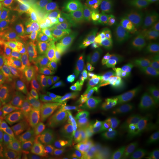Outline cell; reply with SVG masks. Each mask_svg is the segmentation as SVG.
<instances>
[{"mask_svg": "<svg viewBox=\"0 0 159 159\" xmlns=\"http://www.w3.org/2000/svg\"><path fill=\"white\" fill-rule=\"evenodd\" d=\"M53 27L59 31L60 44L73 43L76 44L77 35L74 23L64 12Z\"/></svg>", "mask_w": 159, "mask_h": 159, "instance_id": "18", "label": "cell"}, {"mask_svg": "<svg viewBox=\"0 0 159 159\" xmlns=\"http://www.w3.org/2000/svg\"><path fill=\"white\" fill-rule=\"evenodd\" d=\"M104 159H119V155L113 152L104 153Z\"/></svg>", "mask_w": 159, "mask_h": 159, "instance_id": "43", "label": "cell"}, {"mask_svg": "<svg viewBox=\"0 0 159 159\" xmlns=\"http://www.w3.org/2000/svg\"><path fill=\"white\" fill-rule=\"evenodd\" d=\"M83 63L88 68L91 69L97 74L102 76L108 81L107 75L104 70L102 58L100 55L84 57L83 58Z\"/></svg>", "mask_w": 159, "mask_h": 159, "instance_id": "30", "label": "cell"}, {"mask_svg": "<svg viewBox=\"0 0 159 159\" xmlns=\"http://www.w3.org/2000/svg\"><path fill=\"white\" fill-rule=\"evenodd\" d=\"M27 1L28 0H9L4 6V10L7 14L18 16L25 7Z\"/></svg>", "mask_w": 159, "mask_h": 159, "instance_id": "34", "label": "cell"}, {"mask_svg": "<svg viewBox=\"0 0 159 159\" xmlns=\"http://www.w3.org/2000/svg\"><path fill=\"white\" fill-rule=\"evenodd\" d=\"M4 18L5 22L0 35V43L17 37L20 25V21L17 17L7 13L4 14Z\"/></svg>", "mask_w": 159, "mask_h": 159, "instance_id": "24", "label": "cell"}, {"mask_svg": "<svg viewBox=\"0 0 159 159\" xmlns=\"http://www.w3.org/2000/svg\"><path fill=\"white\" fill-rule=\"evenodd\" d=\"M148 148L153 155L156 153L159 148V113L152 127L148 140Z\"/></svg>", "mask_w": 159, "mask_h": 159, "instance_id": "33", "label": "cell"}, {"mask_svg": "<svg viewBox=\"0 0 159 159\" xmlns=\"http://www.w3.org/2000/svg\"><path fill=\"white\" fill-rule=\"evenodd\" d=\"M12 124L16 130L22 131L43 141L44 127L41 119L20 114L13 119Z\"/></svg>", "mask_w": 159, "mask_h": 159, "instance_id": "11", "label": "cell"}, {"mask_svg": "<svg viewBox=\"0 0 159 159\" xmlns=\"http://www.w3.org/2000/svg\"><path fill=\"white\" fill-rule=\"evenodd\" d=\"M7 97V110L12 118L14 119L21 114L24 100L13 90L11 86L8 89Z\"/></svg>", "mask_w": 159, "mask_h": 159, "instance_id": "23", "label": "cell"}, {"mask_svg": "<svg viewBox=\"0 0 159 159\" xmlns=\"http://www.w3.org/2000/svg\"><path fill=\"white\" fill-rule=\"evenodd\" d=\"M29 159H43V158H41V157H36V156H35V157H29Z\"/></svg>", "mask_w": 159, "mask_h": 159, "instance_id": "49", "label": "cell"}, {"mask_svg": "<svg viewBox=\"0 0 159 159\" xmlns=\"http://www.w3.org/2000/svg\"><path fill=\"white\" fill-rule=\"evenodd\" d=\"M125 108V105L119 98L111 92L110 119L115 125L119 123L122 114Z\"/></svg>", "mask_w": 159, "mask_h": 159, "instance_id": "28", "label": "cell"}, {"mask_svg": "<svg viewBox=\"0 0 159 159\" xmlns=\"http://www.w3.org/2000/svg\"><path fill=\"white\" fill-rule=\"evenodd\" d=\"M110 83L107 81L103 82L102 88L90 107L100 122L110 120V104L111 90L110 89Z\"/></svg>", "mask_w": 159, "mask_h": 159, "instance_id": "12", "label": "cell"}, {"mask_svg": "<svg viewBox=\"0 0 159 159\" xmlns=\"http://www.w3.org/2000/svg\"><path fill=\"white\" fill-rule=\"evenodd\" d=\"M23 46L18 37L6 40L0 43V64L5 63L18 55V50Z\"/></svg>", "mask_w": 159, "mask_h": 159, "instance_id": "21", "label": "cell"}, {"mask_svg": "<svg viewBox=\"0 0 159 159\" xmlns=\"http://www.w3.org/2000/svg\"><path fill=\"white\" fill-rule=\"evenodd\" d=\"M103 82L98 84H76L75 97L78 108L84 110L91 107L98 93L102 88Z\"/></svg>", "mask_w": 159, "mask_h": 159, "instance_id": "13", "label": "cell"}, {"mask_svg": "<svg viewBox=\"0 0 159 159\" xmlns=\"http://www.w3.org/2000/svg\"><path fill=\"white\" fill-rule=\"evenodd\" d=\"M158 159H159V156H158Z\"/></svg>", "mask_w": 159, "mask_h": 159, "instance_id": "51", "label": "cell"}, {"mask_svg": "<svg viewBox=\"0 0 159 159\" xmlns=\"http://www.w3.org/2000/svg\"><path fill=\"white\" fill-rule=\"evenodd\" d=\"M0 73L11 83L37 82L43 79L40 71L35 69L30 60L19 54L0 64Z\"/></svg>", "mask_w": 159, "mask_h": 159, "instance_id": "2", "label": "cell"}, {"mask_svg": "<svg viewBox=\"0 0 159 159\" xmlns=\"http://www.w3.org/2000/svg\"><path fill=\"white\" fill-rule=\"evenodd\" d=\"M102 58L104 70L107 75L108 81L110 83L123 78L126 74L142 66V65L130 60L113 58L102 57Z\"/></svg>", "mask_w": 159, "mask_h": 159, "instance_id": "9", "label": "cell"}, {"mask_svg": "<svg viewBox=\"0 0 159 159\" xmlns=\"http://www.w3.org/2000/svg\"><path fill=\"white\" fill-rule=\"evenodd\" d=\"M100 39L101 40L102 47L105 51L118 46L117 40L114 35L102 36L100 37Z\"/></svg>", "mask_w": 159, "mask_h": 159, "instance_id": "38", "label": "cell"}, {"mask_svg": "<svg viewBox=\"0 0 159 159\" xmlns=\"http://www.w3.org/2000/svg\"><path fill=\"white\" fill-rule=\"evenodd\" d=\"M77 137L71 131H61L51 137L47 143L52 159H63L71 148L77 144Z\"/></svg>", "mask_w": 159, "mask_h": 159, "instance_id": "8", "label": "cell"}, {"mask_svg": "<svg viewBox=\"0 0 159 159\" xmlns=\"http://www.w3.org/2000/svg\"><path fill=\"white\" fill-rule=\"evenodd\" d=\"M77 67L75 63L66 62L59 69L54 71L56 75L62 80L63 82L70 84L74 81V73Z\"/></svg>", "mask_w": 159, "mask_h": 159, "instance_id": "31", "label": "cell"}, {"mask_svg": "<svg viewBox=\"0 0 159 159\" xmlns=\"http://www.w3.org/2000/svg\"><path fill=\"white\" fill-rule=\"evenodd\" d=\"M114 125H115L110 120L100 122L93 133L103 142H110L113 140L114 137Z\"/></svg>", "mask_w": 159, "mask_h": 159, "instance_id": "26", "label": "cell"}, {"mask_svg": "<svg viewBox=\"0 0 159 159\" xmlns=\"http://www.w3.org/2000/svg\"><path fill=\"white\" fill-rule=\"evenodd\" d=\"M154 70L155 66L153 64H148L141 68L134 70L123 77L118 85H114L111 91L119 97L129 107L137 95L142 91Z\"/></svg>", "mask_w": 159, "mask_h": 159, "instance_id": "1", "label": "cell"}, {"mask_svg": "<svg viewBox=\"0 0 159 159\" xmlns=\"http://www.w3.org/2000/svg\"><path fill=\"white\" fill-rule=\"evenodd\" d=\"M104 0H80L64 12L71 20L75 22L85 23L92 10L97 6L102 3ZM89 25V24H88Z\"/></svg>", "mask_w": 159, "mask_h": 159, "instance_id": "14", "label": "cell"}, {"mask_svg": "<svg viewBox=\"0 0 159 159\" xmlns=\"http://www.w3.org/2000/svg\"><path fill=\"white\" fill-rule=\"evenodd\" d=\"M9 0H0V2H7Z\"/></svg>", "mask_w": 159, "mask_h": 159, "instance_id": "50", "label": "cell"}, {"mask_svg": "<svg viewBox=\"0 0 159 159\" xmlns=\"http://www.w3.org/2000/svg\"><path fill=\"white\" fill-rule=\"evenodd\" d=\"M2 95L4 94L1 91H0V110L7 109V103L4 101Z\"/></svg>", "mask_w": 159, "mask_h": 159, "instance_id": "44", "label": "cell"}, {"mask_svg": "<svg viewBox=\"0 0 159 159\" xmlns=\"http://www.w3.org/2000/svg\"><path fill=\"white\" fill-rule=\"evenodd\" d=\"M74 159H93V153L87 149L74 148L73 150Z\"/></svg>", "mask_w": 159, "mask_h": 159, "instance_id": "39", "label": "cell"}, {"mask_svg": "<svg viewBox=\"0 0 159 159\" xmlns=\"http://www.w3.org/2000/svg\"><path fill=\"white\" fill-rule=\"evenodd\" d=\"M29 60L37 70L45 72L49 69V61L46 48L42 46L34 48L29 54Z\"/></svg>", "mask_w": 159, "mask_h": 159, "instance_id": "22", "label": "cell"}, {"mask_svg": "<svg viewBox=\"0 0 159 159\" xmlns=\"http://www.w3.org/2000/svg\"><path fill=\"white\" fill-rule=\"evenodd\" d=\"M115 18H117V11L114 7L109 4L102 3L92 10L86 20V23L94 28Z\"/></svg>", "mask_w": 159, "mask_h": 159, "instance_id": "17", "label": "cell"}, {"mask_svg": "<svg viewBox=\"0 0 159 159\" xmlns=\"http://www.w3.org/2000/svg\"><path fill=\"white\" fill-rule=\"evenodd\" d=\"M43 113L44 108L35 103L24 100L21 114H27L34 118L41 119Z\"/></svg>", "mask_w": 159, "mask_h": 159, "instance_id": "32", "label": "cell"}, {"mask_svg": "<svg viewBox=\"0 0 159 159\" xmlns=\"http://www.w3.org/2000/svg\"><path fill=\"white\" fill-rule=\"evenodd\" d=\"M11 119L7 109L0 110V140L7 130Z\"/></svg>", "mask_w": 159, "mask_h": 159, "instance_id": "37", "label": "cell"}, {"mask_svg": "<svg viewBox=\"0 0 159 159\" xmlns=\"http://www.w3.org/2000/svg\"><path fill=\"white\" fill-rule=\"evenodd\" d=\"M70 84L61 82L51 89L54 106L58 120L61 125L67 127L75 113L73 88Z\"/></svg>", "mask_w": 159, "mask_h": 159, "instance_id": "3", "label": "cell"}, {"mask_svg": "<svg viewBox=\"0 0 159 159\" xmlns=\"http://www.w3.org/2000/svg\"><path fill=\"white\" fill-rule=\"evenodd\" d=\"M159 17V0H135L128 10L126 21L140 25Z\"/></svg>", "mask_w": 159, "mask_h": 159, "instance_id": "6", "label": "cell"}, {"mask_svg": "<svg viewBox=\"0 0 159 159\" xmlns=\"http://www.w3.org/2000/svg\"><path fill=\"white\" fill-rule=\"evenodd\" d=\"M117 41L118 46H125L132 44H136L135 41L129 34L126 33L123 30L121 27H119L114 35Z\"/></svg>", "mask_w": 159, "mask_h": 159, "instance_id": "36", "label": "cell"}, {"mask_svg": "<svg viewBox=\"0 0 159 159\" xmlns=\"http://www.w3.org/2000/svg\"><path fill=\"white\" fill-rule=\"evenodd\" d=\"M123 30L129 34L144 52L150 53L156 48L159 47V17L137 27L125 25Z\"/></svg>", "mask_w": 159, "mask_h": 159, "instance_id": "4", "label": "cell"}, {"mask_svg": "<svg viewBox=\"0 0 159 159\" xmlns=\"http://www.w3.org/2000/svg\"><path fill=\"white\" fill-rule=\"evenodd\" d=\"M12 118L9 127L1 139L4 144L10 159H29L30 156L23 147L20 139L14 129Z\"/></svg>", "mask_w": 159, "mask_h": 159, "instance_id": "10", "label": "cell"}, {"mask_svg": "<svg viewBox=\"0 0 159 159\" xmlns=\"http://www.w3.org/2000/svg\"><path fill=\"white\" fill-rule=\"evenodd\" d=\"M4 16V6L0 4V17H2Z\"/></svg>", "mask_w": 159, "mask_h": 159, "instance_id": "48", "label": "cell"}, {"mask_svg": "<svg viewBox=\"0 0 159 159\" xmlns=\"http://www.w3.org/2000/svg\"><path fill=\"white\" fill-rule=\"evenodd\" d=\"M74 148L73 147L71 148L67 154L65 156V157L63 158V159H74V155H73V150H74Z\"/></svg>", "mask_w": 159, "mask_h": 159, "instance_id": "46", "label": "cell"}, {"mask_svg": "<svg viewBox=\"0 0 159 159\" xmlns=\"http://www.w3.org/2000/svg\"><path fill=\"white\" fill-rule=\"evenodd\" d=\"M121 21L117 18H115L106 23L98 25L94 29V34L99 38L102 36L114 35L116 31L119 27H121Z\"/></svg>", "mask_w": 159, "mask_h": 159, "instance_id": "29", "label": "cell"}, {"mask_svg": "<svg viewBox=\"0 0 159 159\" xmlns=\"http://www.w3.org/2000/svg\"><path fill=\"white\" fill-rule=\"evenodd\" d=\"M0 159H10L9 153L1 140H0Z\"/></svg>", "mask_w": 159, "mask_h": 159, "instance_id": "42", "label": "cell"}, {"mask_svg": "<svg viewBox=\"0 0 159 159\" xmlns=\"http://www.w3.org/2000/svg\"><path fill=\"white\" fill-rule=\"evenodd\" d=\"M93 159H104V152H93Z\"/></svg>", "mask_w": 159, "mask_h": 159, "instance_id": "45", "label": "cell"}, {"mask_svg": "<svg viewBox=\"0 0 159 159\" xmlns=\"http://www.w3.org/2000/svg\"><path fill=\"white\" fill-rule=\"evenodd\" d=\"M35 4L33 12L25 18V20L35 23L39 29L47 26H54L64 12L58 6L46 0H32Z\"/></svg>", "mask_w": 159, "mask_h": 159, "instance_id": "5", "label": "cell"}, {"mask_svg": "<svg viewBox=\"0 0 159 159\" xmlns=\"http://www.w3.org/2000/svg\"><path fill=\"white\" fill-rule=\"evenodd\" d=\"M151 152L147 149L138 150L134 154V159H149Z\"/></svg>", "mask_w": 159, "mask_h": 159, "instance_id": "41", "label": "cell"}, {"mask_svg": "<svg viewBox=\"0 0 159 159\" xmlns=\"http://www.w3.org/2000/svg\"><path fill=\"white\" fill-rule=\"evenodd\" d=\"M99 123L91 108H87L75 113L67 127L78 137L84 134L93 133Z\"/></svg>", "mask_w": 159, "mask_h": 159, "instance_id": "7", "label": "cell"}, {"mask_svg": "<svg viewBox=\"0 0 159 159\" xmlns=\"http://www.w3.org/2000/svg\"><path fill=\"white\" fill-rule=\"evenodd\" d=\"M11 83L0 73V91H1L5 96H7L8 89L11 85Z\"/></svg>", "mask_w": 159, "mask_h": 159, "instance_id": "40", "label": "cell"}, {"mask_svg": "<svg viewBox=\"0 0 159 159\" xmlns=\"http://www.w3.org/2000/svg\"><path fill=\"white\" fill-rule=\"evenodd\" d=\"M77 146L87 150H101L109 148L110 144L102 141L93 133H90L78 137Z\"/></svg>", "mask_w": 159, "mask_h": 159, "instance_id": "20", "label": "cell"}, {"mask_svg": "<svg viewBox=\"0 0 159 159\" xmlns=\"http://www.w3.org/2000/svg\"><path fill=\"white\" fill-rule=\"evenodd\" d=\"M62 51L64 63H75L77 66L83 63V58L80 55L77 46L73 43H64L57 45Z\"/></svg>", "mask_w": 159, "mask_h": 159, "instance_id": "25", "label": "cell"}, {"mask_svg": "<svg viewBox=\"0 0 159 159\" xmlns=\"http://www.w3.org/2000/svg\"><path fill=\"white\" fill-rule=\"evenodd\" d=\"M64 64L63 59L62 51L58 46L54 47L52 50L50 62H49V67L51 69H58Z\"/></svg>", "mask_w": 159, "mask_h": 159, "instance_id": "35", "label": "cell"}, {"mask_svg": "<svg viewBox=\"0 0 159 159\" xmlns=\"http://www.w3.org/2000/svg\"><path fill=\"white\" fill-rule=\"evenodd\" d=\"M41 120L44 127L43 141L46 143L51 137L62 131V125L58 120L54 105L44 110Z\"/></svg>", "mask_w": 159, "mask_h": 159, "instance_id": "15", "label": "cell"}, {"mask_svg": "<svg viewBox=\"0 0 159 159\" xmlns=\"http://www.w3.org/2000/svg\"><path fill=\"white\" fill-rule=\"evenodd\" d=\"M23 147L30 157H39L47 159L48 148L46 143L22 131H16Z\"/></svg>", "mask_w": 159, "mask_h": 159, "instance_id": "16", "label": "cell"}, {"mask_svg": "<svg viewBox=\"0 0 159 159\" xmlns=\"http://www.w3.org/2000/svg\"><path fill=\"white\" fill-rule=\"evenodd\" d=\"M35 83L20 81L11 83L10 86L17 94L23 97L24 100L33 102L35 93Z\"/></svg>", "mask_w": 159, "mask_h": 159, "instance_id": "27", "label": "cell"}, {"mask_svg": "<svg viewBox=\"0 0 159 159\" xmlns=\"http://www.w3.org/2000/svg\"></svg>", "mask_w": 159, "mask_h": 159, "instance_id": "52", "label": "cell"}, {"mask_svg": "<svg viewBox=\"0 0 159 159\" xmlns=\"http://www.w3.org/2000/svg\"><path fill=\"white\" fill-rule=\"evenodd\" d=\"M4 22H5L4 16H2V17H0V35H1V33L2 28H3V27H4Z\"/></svg>", "mask_w": 159, "mask_h": 159, "instance_id": "47", "label": "cell"}, {"mask_svg": "<svg viewBox=\"0 0 159 159\" xmlns=\"http://www.w3.org/2000/svg\"><path fill=\"white\" fill-rule=\"evenodd\" d=\"M74 80L76 83L85 84H98L107 81L84 64H80L77 67L74 73Z\"/></svg>", "mask_w": 159, "mask_h": 159, "instance_id": "19", "label": "cell"}]
</instances>
